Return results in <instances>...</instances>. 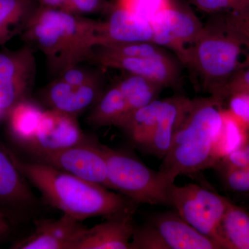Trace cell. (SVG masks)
<instances>
[{
	"mask_svg": "<svg viewBox=\"0 0 249 249\" xmlns=\"http://www.w3.org/2000/svg\"><path fill=\"white\" fill-rule=\"evenodd\" d=\"M13 163L51 206L79 221L136 211L137 204L121 193L42 162L25 161L5 150Z\"/></svg>",
	"mask_w": 249,
	"mask_h": 249,
	"instance_id": "cell-1",
	"label": "cell"
},
{
	"mask_svg": "<svg viewBox=\"0 0 249 249\" xmlns=\"http://www.w3.org/2000/svg\"><path fill=\"white\" fill-rule=\"evenodd\" d=\"M99 20L37 5L20 36L45 56L55 78L82 62H89L98 44Z\"/></svg>",
	"mask_w": 249,
	"mask_h": 249,
	"instance_id": "cell-2",
	"label": "cell"
},
{
	"mask_svg": "<svg viewBox=\"0 0 249 249\" xmlns=\"http://www.w3.org/2000/svg\"><path fill=\"white\" fill-rule=\"evenodd\" d=\"M223 110L222 103L213 96L193 99L158 170L167 186H173L180 175L199 173L217 164Z\"/></svg>",
	"mask_w": 249,
	"mask_h": 249,
	"instance_id": "cell-3",
	"label": "cell"
},
{
	"mask_svg": "<svg viewBox=\"0 0 249 249\" xmlns=\"http://www.w3.org/2000/svg\"><path fill=\"white\" fill-rule=\"evenodd\" d=\"M204 24L192 51L188 68L197 74L204 89L219 98L231 79L249 65V41L224 14Z\"/></svg>",
	"mask_w": 249,
	"mask_h": 249,
	"instance_id": "cell-4",
	"label": "cell"
},
{
	"mask_svg": "<svg viewBox=\"0 0 249 249\" xmlns=\"http://www.w3.org/2000/svg\"><path fill=\"white\" fill-rule=\"evenodd\" d=\"M178 61L166 49L153 42H137L96 45L89 62L144 77L163 88H175L181 83Z\"/></svg>",
	"mask_w": 249,
	"mask_h": 249,
	"instance_id": "cell-5",
	"label": "cell"
},
{
	"mask_svg": "<svg viewBox=\"0 0 249 249\" xmlns=\"http://www.w3.org/2000/svg\"><path fill=\"white\" fill-rule=\"evenodd\" d=\"M107 169L109 189L118 191L136 204L171 206L170 188L159 171L150 169L127 152L101 145Z\"/></svg>",
	"mask_w": 249,
	"mask_h": 249,
	"instance_id": "cell-6",
	"label": "cell"
},
{
	"mask_svg": "<svg viewBox=\"0 0 249 249\" xmlns=\"http://www.w3.org/2000/svg\"><path fill=\"white\" fill-rule=\"evenodd\" d=\"M131 249H221L196 231L177 212L152 216L142 227H136Z\"/></svg>",
	"mask_w": 249,
	"mask_h": 249,
	"instance_id": "cell-7",
	"label": "cell"
},
{
	"mask_svg": "<svg viewBox=\"0 0 249 249\" xmlns=\"http://www.w3.org/2000/svg\"><path fill=\"white\" fill-rule=\"evenodd\" d=\"M172 207L188 224L213 240L220 249L219 227L230 201L224 196L195 183L170 188Z\"/></svg>",
	"mask_w": 249,
	"mask_h": 249,
	"instance_id": "cell-8",
	"label": "cell"
},
{
	"mask_svg": "<svg viewBox=\"0 0 249 249\" xmlns=\"http://www.w3.org/2000/svg\"><path fill=\"white\" fill-rule=\"evenodd\" d=\"M150 23L153 30L152 42L171 51L178 61L188 67L192 51L204 27L197 16L175 0Z\"/></svg>",
	"mask_w": 249,
	"mask_h": 249,
	"instance_id": "cell-9",
	"label": "cell"
},
{
	"mask_svg": "<svg viewBox=\"0 0 249 249\" xmlns=\"http://www.w3.org/2000/svg\"><path fill=\"white\" fill-rule=\"evenodd\" d=\"M31 152L42 163L108 188L107 163L100 143L87 139L65 148Z\"/></svg>",
	"mask_w": 249,
	"mask_h": 249,
	"instance_id": "cell-10",
	"label": "cell"
},
{
	"mask_svg": "<svg viewBox=\"0 0 249 249\" xmlns=\"http://www.w3.org/2000/svg\"><path fill=\"white\" fill-rule=\"evenodd\" d=\"M36 76V57L31 46L0 52V115H7L18 103L27 99Z\"/></svg>",
	"mask_w": 249,
	"mask_h": 249,
	"instance_id": "cell-11",
	"label": "cell"
},
{
	"mask_svg": "<svg viewBox=\"0 0 249 249\" xmlns=\"http://www.w3.org/2000/svg\"><path fill=\"white\" fill-rule=\"evenodd\" d=\"M29 237L17 242L13 248L19 249H76L88 228L81 221L64 213L58 219H40Z\"/></svg>",
	"mask_w": 249,
	"mask_h": 249,
	"instance_id": "cell-12",
	"label": "cell"
},
{
	"mask_svg": "<svg viewBox=\"0 0 249 249\" xmlns=\"http://www.w3.org/2000/svg\"><path fill=\"white\" fill-rule=\"evenodd\" d=\"M87 139L76 116L48 109L44 111L38 128L27 147L30 152L57 150L76 145Z\"/></svg>",
	"mask_w": 249,
	"mask_h": 249,
	"instance_id": "cell-13",
	"label": "cell"
},
{
	"mask_svg": "<svg viewBox=\"0 0 249 249\" xmlns=\"http://www.w3.org/2000/svg\"><path fill=\"white\" fill-rule=\"evenodd\" d=\"M103 80L89 84L71 85L57 77L44 88L42 98L49 109L76 116L93 107L102 96Z\"/></svg>",
	"mask_w": 249,
	"mask_h": 249,
	"instance_id": "cell-14",
	"label": "cell"
},
{
	"mask_svg": "<svg viewBox=\"0 0 249 249\" xmlns=\"http://www.w3.org/2000/svg\"><path fill=\"white\" fill-rule=\"evenodd\" d=\"M105 20H99L98 44L151 42V23L114 3Z\"/></svg>",
	"mask_w": 249,
	"mask_h": 249,
	"instance_id": "cell-15",
	"label": "cell"
},
{
	"mask_svg": "<svg viewBox=\"0 0 249 249\" xmlns=\"http://www.w3.org/2000/svg\"><path fill=\"white\" fill-rule=\"evenodd\" d=\"M135 211L106 218L102 223L88 229L76 249H131V242L137 226Z\"/></svg>",
	"mask_w": 249,
	"mask_h": 249,
	"instance_id": "cell-16",
	"label": "cell"
},
{
	"mask_svg": "<svg viewBox=\"0 0 249 249\" xmlns=\"http://www.w3.org/2000/svg\"><path fill=\"white\" fill-rule=\"evenodd\" d=\"M192 103L193 99L183 96L162 99L155 132L142 150L163 160L169 151L174 137L191 108Z\"/></svg>",
	"mask_w": 249,
	"mask_h": 249,
	"instance_id": "cell-17",
	"label": "cell"
},
{
	"mask_svg": "<svg viewBox=\"0 0 249 249\" xmlns=\"http://www.w3.org/2000/svg\"><path fill=\"white\" fill-rule=\"evenodd\" d=\"M24 177L5 150H0V201L16 206H29L35 201Z\"/></svg>",
	"mask_w": 249,
	"mask_h": 249,
	"instance_id": "cell-18",
	"label": "cell"
},
{
	"mask_svg": "<svg viewBox=\"0 0 249 249\" xmlns=\"http://www.w3.org/2000/svg\"><path fill=\"white\" fill-rule=\"evenodd\" d=\"M129 115L125 99L117 84L103 92L88 117V123L96 127H119Z\"/></svg>",
	"mask_w": 249,
	"mask_h": 249,
	"instance_id": "cell-19",
	"label": "cell"
},
{
	"mask_svg": "<svg viewBox=\"0 0 249 249\" xmlns=\"http://www.w3.org/2000/svg\"><path fill=\"white\" fill-rule=\"evenodd\" d=\"M219 232L222 249H249V211L230 201Z\"/></svg>",
	"mask_w": 249,
	"mask_h": 249,
	"instance_id": "cell-20",
	"label": "cell"
},
{
	"mask_svg": "<svg viewBox=\"0 0 249 249\" xmlns=\"http://www.w3.org/2000/svg\"><path fill=\"white\" fill-rule=\"evenodd\" d=\"M161 103L162 99L158 98L132 111L119 127L128 136L131 142L141 149L146 145L155 132Z\"/></svg>",
	"mask_w": 249,
	"mask_h": 249,
	"instance_id": "cell-21",
	"label": "cell"
},
{
	"mask_svg": "<svg viewBox=\"0 0 249 249\" xmlns=\"http://www.w3.org/2000/svg\"><path fill=\"white\" fill-rule=\"evenodd\" d=\"M37 5L31 0H0V46L22 34Z\"/></svg>",
	"mask_w": 249,
	"mask_h": 249,
	"instance_id": "cell-22",
	"label": "cell"
},
{
	"mask_svg": "<svg viewBox=\"0 0 249 249\" xmlns=\"http://www.w3.org/2000/svg\"><path fill=\"white\" fill-rule=\"evenodd\" d=\"M44 111L36 103L26 99L8 113L9 130L15 139L27 147L35 135Z\"/></svg>",
	"mask_w": 249,
	"mask_h": 249,
	"instance_id": "cell-23",
	"label": "cell"
},
{
	"mask_svg": "<svg viewBox=\"0 0 249 249\" xmlns=\"http://www.w3.org/2000/svg\"><path fill=\"white\" fill-rule=\"evenodd\" d=\"M116 84L128 106L129 114L158 99L163 89L155 82L137 75L127 74Z\"/></svg>",
	"mask_w": 249,
	"mask_h": 249,
	"instance_id": "cell-24",
	"label": "cell"
},
{
	"mask_svg": "<svg viewBox=\"0 0 249 249\" xmlns=\"http://www.w3.org/2000/svg\"><path fill=\"white\" fill-rule=\"evenodd\" d=\"M223 111L224 124L217 145V163L223 157L238 148L249 137L248 132L225 108Z\"/></svg>",
	"mask_w": 249,
	"mask_h": 249,
	"instance_id": "cell-25",
	"label": "cell"
},
{
	"mask_svg": "<svg viewBox=\"0 0 249 249\" xmlns=\"http://www.w3.org/2000/svg\"><path fill=\"white\" fill-rule=\"evenodd\" d=\"M175 0H116L114 3L150 22L159 13L166 9Z\"/></svg>",
	"mask_w": 249,
	"mask_h": 249,
	"instance_id": "cell-26",
	"label": "cell"
},
{
	"mask_svg": "<svg viewBox=\"0 0 249 249\" xmlns=\"http://www.w3.org/2000/svg\"><path fill=\"white\" fill-rule=\"evenodd\" d=\"M197 9L213 15L237 14L249 9V3L240 0H188Z\"/></svg>",
	"mask_w": 249,
	"mask_h": 249,
	"instance_id": "cell-27",
	"label": "cell"
},
{
	"mask_svg": "<svg viewBox=\"0 0 249 249\" xmlns=\"http://www.w3.org/2000/svg\"><path fill=\"white\" fill-rule=\"evenodd\" d=\"M226 109L240 123L249 134V92L236 91L227 96Z\"/></svg>",
	"mask_w": 249,
	"mask_h": 249,
	"instance_id": "cell-28",
	"label": "cell"
},
{
	"mask_svg": "<svg viewBox=\"0 0 249 249\" xmlns=\"http://www.w3.org/2000/svg\"><path fill=\"white\" fill-rule=\"evenodd\" d=\"M214 168L218 171L249 168V137L238 148L219 160Z\"/></svg>",
	"mask_w": 249,
	"mask_h": 249,
	"instance_id": "cell-29",
	"label": "cell"
},
{
	"mask_svg": "<svg viewBox=\"0 0 249 249\" xmlns=\"http://www.w3.org/2000/svg\"><path fill=\"white\" fill-rule=\"evenodd\" d=\"M80 65L69 69L58 76L69 84L82 85L103 80L99 72ZM57 78V77H56Z\"/></svg>",
	"mask_w": 249,
	"mask_h": 249,
	"instance_id": "cell-30",
	"label": "cell"
},
{
	"mask_svg": "<svg viewBox=\"0 0 249 249\" xmlns=\"http://www.w3.org/2000/svg\"><path fill=\"white\" fill-rule=\"evenodd\" d=\"M70 11L78 16H91L101 14H107L112 4L107 0H69Z\"/></svg>",
	"mask_w": 249,
	"mask_h": 249,
	"instance_id": "cell-31",
	"label": "cell"
},
{
	"mask_svg": "<svg viewBox=\"0 0 249 249\" xmlns=\"http://www.w3.org/2000/svg\"><path fill=\"white\" fill-rule=\"evenodd\" d=\"M226 186L236 193L249 194V172L248 169L229 170L220 173Z\"/></svg>",
	"mask_w": 249,
	"mask_h": 249,
	"instance_id": "cell-32",
	"label": "cell"
},
{
	"mask_svg": "<svg viewBox=\"0 0 249 249\" xmlns=\"http://www.w3.org/2000/svg\"><path fill=\"white\" fill-rule=\"evenodd\" d=\"M236 91L249 92V65L232 77L224 87L218 100L223 104L229 95Z\"/></svg>",
	"mask_w": 249,
	"mask_h": 249,
	"instance_id": "cell-33",
	"label": "cell"
},
{
	"mask_svg": "<svg viewBox=\"0 0 249 249\" xmlns=\"http://www.w3.org/2000/svg\"><path fill=\"white\" fill-rule=\"evenodd\" d=\"M224 15L229 23L249 41V9L237 14Z\"/></svg>",
	"mask_w": 249,
	"mask_h": 249,
	"instance_id": "cell-34",
	"label": "cell"
},
{
	"mask_svg": "<svg viewBox=\"0 0 249 249\" xmlns=\"http://www.w3.org/2000/svg\"><path fill=\"white\" fill-rule=\"evenodd\" d=\"M31 1H34L39 6L62 10V11L71 13L69 0H31Z\"/></svg>",
	"mask_w": 249,
	"mask_h": 249,
	"instance_id": "cell-35",
	"label": "cell"
},
{
	"mask_svg": "<svg viewBox=\"0 0 249 249\" xmlns=\"http://www.w3.org/2000/svg\"><path fill=\"white\" fill-rule=\"evenodd\" d=\"M9 231V225L4 214L0 212V239L8 233Z\"/></svg>",
	"mask_w": 249,
	"mask_h": 249,
	"instance_id": "cell-36",
	"label": "cell"
},
{
	"mask_svg": "<svg viewBox=\"0 0 249 249\" xmlns=\"http://www.w3.org/2000/svg\"><path fill=\"white\" fill-rule=\"evenodd\" d=\"M240 1H244V2L249 3V0H240Z\"/></svg>",
	"mask_w": 249,
	"mask_h": 249,
	"instance_id": "cell-37",
	"label": "cell"
},
{
	"mask_svg": "<svg viewBox=\"0 0 249 249\" xmlns=\"http://www.w3.org/2000/svg\"><path fill=\"white\" fill-rule=\"evenodd\" d=\"M248 170H249V168H248Z\"/></svg>",
	"mask_w": 249,
	"mask_h": 249,
	"instance_id": "cell-38",
	"label": "cell"
},
{
	"mask_svg": "<svg viewBox=\"0 0 249 249\" xmlns=\"http://www.w3.org/2000/svg\"><path fill=\"white\" fill-rule=\"evenodd\" d=\"M0 116H1V115H0Z\"/></svg>",
	"mask_w": 249,
	"mask_h": 249,
	"instance_id": "cell-39",
	"label": "cell"
},
{
	"mask_svg": "<svg viewBox=\"0 0 249 249\" xmlns=\"http://www.w3.org/2000/svg\"></svg>",
	"mask_w": 249,
	"mask_h": 249,
	"instance_id": "cell-40",
	"label": "cell"
}]
</instances>
